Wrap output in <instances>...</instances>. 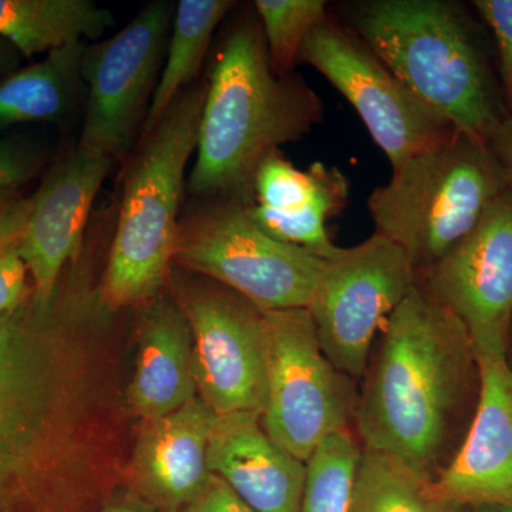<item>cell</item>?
<instances>
[{"instance_id": "1", "label": "cell", "mask_w": 512, "mask_h": 512, "mask_svg": "<svg viewBox=\"0 0 512 512\" xmlns=\"http://www.w3.org/2000/svg\"><path fill=\"white\" fill-rule=\"evenodd\" d=\"M353 426L362 448L434 481L476 413L480 367L463 323L419 286L397 306L360 379Z\"/></svg>"}, {"instance_id": "2", "label": "cell", "mask_w": 512, "mask_h": 512, "mask_svg": "<svg viewBox=\"0 0 512 512\" xmlns=\"http://www.w3.org/2000/svg\"><path fill=\"white\" fill-rule=\"evenodd\" d=\"M322 119L318 94L301 77L275 72L255 10L244 13L228 30L205 86L188 191L197 200L251 205L262 161Z\"/></svg>"}, {"instance_id": "3", "label": "cell", "mask_w": 512, "mask_h": 512, "mask_svg": "<svg viewBox=\"0 0 512 512\" xmlns=\"http://www.w3.org/2000/svg\"><path fill=\"white\" fill-rule=\"evenodd\" d=\"M346 26L431 113L487 141L510 111L483 36L450 0H365L346 8Z\"/></svg>"}, {"instance_id": "4", "label": "cell", "mask_w": 512, "mask_h": 512, "mask_svg": "<svg viewBox=\"0 0 512 512\" xmlns=\"http://www.w3.org/2000/svg\"><path fill=\"white\" fill-rule=\"evenodd\" d=\"M205 86H191L141 137L128 165L100 299L109 311L157 298L170 275L181 221L185 171L200 134Z\"/></svg>"}, {"instance_id": "5", "label": "cell", "mask_w": 512, "mask_h": 512, "mask_svg": "<svg viewBox=\"0 0 512 512\" xmlns=\"http://www.w3.org/2000/svg\"><path fill=\"white\" fill-rule=\"evenodd\" d=\"M52 313L53 303H33L0 319V504L67 463L77 444L79 373Z\"/></svg>"}, {"instance_id": "6", "label": "cell", "mask_w": 512, "mask_h": 512, "mask_svg": "<svg viewBox=\"0 0 512 512\" xmlns=\"http://www.w3.org/2000/svg\"><path fill=\"white\" fill-rule=\"evenodd\" d=\"M507 190L487 144L454 130L394 170L367 208L375 234L402 248L420 274L463 241Z\"/></svg>"}, {"instance_id": "7", "label": "cell", "mask_w": 512, "mask_h": 512, "mask_svg": "<svg viewBox=\"0 0 512 512\" xmlns=\"http://www.w3.org/2000/svg\"><path fill=\"white\" fill-rule=\"evenodd\" d=\"M247 207L198 200L181 217L174 262L227 286L259 311L308 309L325 258L269 237Z\"/></svg>"}, {"instance_id": "8", "label": "cell", "mask_w": 512, "mask_h": 512, "mask_svg": "<svg viewBox=\"0 0 512 512\" xmlns=\"http://www.w3.org/2000/svg\"><path fill=\"white\" fill-rule=\"evenodd\" d=\"M268 400L262 426L276 444L306 461L330 434L350 429L356 382L322 350L308 309L264 312Z\"/></svg>"}, {"instance_id": "9", "label": "cell", "mask_w": 512, "mask_h": 512, "mask_svg": "<svg viewBox=\"0 0 512 512\" xmlns=\"http://www.w3.org/2000/svg\"><path fill=\"white\" fill-rule=\"evenodd\" d=\"M175 5L148 3L126 28L87 45L83 56L86 103L79 148L117 161L143 133L163 70Z\"/></svg>"}, {"instance_id": "10", "label": "cell", "mask_w": 512, "mask_h": 512, "mask_svg": "<svg viewBox=\"0 0 512 512\" xmlns=\"http://www.w3.org/2000/svg\"><path fill=\"white\" fill-rule=\"evenodd\" d=\"M416 282L409 256L382 235L325 259L308 311L336 369L360 382L377 338Z\"/></svg>"}, {"instance_id": "11", "label": "cell", "mask_w": 512, "mask_h": 512, "mask_svg": "<svg viewBox=\"0 0 512 512\" xmlns=\"http://www.w3.org/2000/svg\"><path fill=\"white\" fill-rule=\"evenodd\" d=\"M299 62L318 70L352 104L393 171L454 131L423 106L356 33L335 20H323L312 30Z\"/></svg>"}, {"instance_id": "12", "label": "cell", "mask_w": 512, "mask_h": 512, "mask_svg": "<svg viewBox=\"0 0 512 512\" xmlns=\"http://www.w3.org/2000/svg\"><path fill=\"white\" fill-rule=\"evenodd\" d=\"M178 305L190 323L201 399L217 416H262L268 400L264 312L218 282L180 288Z\"/></svg>"}, {"instance_id": "13", "label": "cell", "mask_w": 512, "mask_h": 512, "mask_svg": "<svg viewBox=\"0 0 512 512\" xmlns=\"http://www.w3.org/2000/svg\"><path fill=\"white\" fill-rule=\"evenodd\" d=\"M416 285L456 315L477 355L507 357L512 330V192L488 208L476 228Z\"/></svg>"}, {"instance_id": "14", "label": "cell", "mask_w": 512, "mask_h": 512, "mask_svg": "<svg viewBox=\"0 0 512 512\" xmlns=\"http://www.w3.org/2000/svg\"><path fill=\"white\" fill-rule=\"evenodd\" d=\"M116 161L83 153L64 156L32 195V211L16 241L33 279V302L49 308L64 269L83 248L97 195Z\"/></svg>"}, {"instance_id": "15", "label": "cell", "mask_w": 512, "mask_h": 512, "mask_svg": "<svg viewBox=\"0 0 512 512\" xmlns=\"http://www.w3.org/2000/svg\"><path fill=\"white\" fill-rule=\"evenodd\" d=\"M480 397L456 456L433 488L457 507H512V369L507 357L477 355Z\"/></svg>"}, {"instance_id": "16", "label": "cell", "mask_w": 512, "mask_h": 512, "mask_svg": "<svg viewBox=\"0 0 512 512\" xmlns=\"http://www.w3.org/2000/svg\"><path fill=\"white\" fill-rule=\"evenodd\" d=\"M208 467L256 512H299L306 463L276 444L259 413L217 416Z\"/></svg>"}, {"instance_id": "17", "label": "cell", "mask_w": 512, "mask_h": 512, "mask_svg": "<svg viewBox=\"0 0 512 512\" xmlns=\"http://www.w3.org/2000/svg\"><path fill=\"white\" fill-rule=\"evenodd\" d=\"M217 414L200 396L181 409L146 421L134 453V476L158 503L191 504L207 487L208 444Z\"/></svg>"}, {"instance_id": "18", "label": "cell", "mask_w": 512, "mask_h": 512, "mask_svg": "<svg viewBox=\"0 0 512 512\" xmlns=\"http://www.w3.org/2000/svg\"><path fill=\"white\" fill-rule=\"evenodd\" d=\"M192 357V333L178 302L157 301L141 320L140 355L131 407L144 421L160 419L198 396Z\"/></svg>"}, {"instance_id": "19", "label": "cell", "mask_w": 512, "mask_h": 512, "mask_svg": "<svg viewBox=\"0 0 512 512\" xmlns=\"http://www.w3.org/2000/svg\"><path fill=\"white\" fill-rule=\"evenodd\" d=\"M89 43H72L40 62L0 79V130L29 123H57L86 103L83 56Z\"/></svg>"}, {"instance_id": "20", "label": "cell", "mask_w": 512, "mask_h": 512, "mask_svg": "<svg viewBox=\"0 0 512 512\" xmlns=\"http://www.w3.org/2000/svg\"><path fill=\"white\" fill-rule=\"evenodd\" d=\"M116 19L93 0H0V37L25 57L97 42Z\"/></svg>"}, {"instance_id": "21", "label": "cell", "mask_w": 512, "mask_h": 512, "mask_svg": "<svg viewBox=\"0 0 512 512\" xmlns=\"http://www.w3.org/2000/svg\"><path fill=\"white\" fill-rule=\"evenodd\" d=\"M232 0H181L175 6L167 53L141 137L150 133L171 104L200 74L212 37L229 12Z\"/></svg>"}, {"instance_id": "22", "label": "cell", "mask_w": 512, "mask_h": 512, "mask_svg": "<svg viewBox=\"0 0 512 512\" xmlns=\"http://www.w3.org/2000/svg\"><path fill=\"white\" fill-rule=\"evenodd\" d=\"M437 495L433 481L389 454L362 448L350 512H460Z\"/></svg>"}, {"instance_id": "23", "label": "cell", "mask_w": 512, "mask_h": 512, "mask_svg": "<svg viewBox=\"0 0 512 512\" xmlns=\"http://www.w3.org/2000/svg\"><path fill=\"white\" fill-rule=\"evenodd\" d=\"M362 444L352 430L336 431L306 461L299 512H350Z\"/></svg>"}, {"instance_id": "24", "label": "cell", "mask_w": 512, "mask_h": 512, "mask_svg": "<svg viewBox=\"0 0 512 512\" xmlns=\"http://www.w3.org/2000/svg\"><path fill=\"white\" fill-rule=\"evenodd\" d=\"M255 15L261 23L269 60L278 74H292L303 43L328 16L325 0H256Z\"/></svg>"}, {"instance_id": "25", "label": "cell", "mask_w": 512, "mask_h": 512, "mask_svg": "<svg viewBox=\"0 0 512 512\" xmlns=\"http://www.w3.org/2000/svg\"><path fill=\"white\" fill-rule=\"evenodd\" d=\"M45 150L35 138L13 134L0 138V202L18 191L42 168Z\"/></svg>"}, {"instance_id": "26", "label": "cell", "mask_w": 512, "mask_h": 512, "mask_svg": "<svg viewBox=\"0 0 512 512\" xmlns=\"http://www.w3.org/2000/svg\"><path fill=\"white\" fill-rule=\"evenodd\" d=\"M474 8L493 32L500 57V82L512 116V0H476Z\"/></svg>"}, {"instance_id": "27", "label": "cell", "mask_w": 512, "mask_h": 512, "mask_svg": "<svg viewBox=\"0 0 512 512\" xmlns=\"http://www.w3.org/2000/svg\"><path fill=\"white\" fill-rule=\"evenodd\" d=\"M28 272L16 242L0 249V319L23 305L28 293Z\"/></svg>"}, {"instance_id": "28", "label": "cell", "mask_w": 512, "mask_h": 512, "mask_svg": "<svg viewBox=\"0 0 512 512\" xmlns=\"http://www.w3.org/2000/svg\"><path fill=\"white\" fill-rule=\"evenodd\" d=\"M184 512H256L242 501L220 477L212 474L207 487Z\"/></svg>"}, {"instance_id": "29", "label": "cell", "mask_w": 512, "mask_h": 512, "mask_svg": "<svg viewBox=\"0 0 512 512\" xmlns=\"http://www.w3.org/2000/svg\"><path fill=\"white\" fill-rule=\"evenodd\" d=\"M33 197H15L0 202V249L15 244L32 211Z\"/></svg>"}, {"instance_id": "30", "label": "cell", "mask_w": 512, "mask_h": 512, "mask_svg": "<svg viewBox=\"0 0 512 512\" xmlns=\"http://www.w3.org/2000/svg\"><path fill=\"white\" fill-rule=\"evenodd\" d=\"M485 144L493 151L498 163L503 167L508 190L512 192V116H508L500 124Z\"/></svg>"}, {"instance_id": "31", "label": "cell", "mask_w": 512, "mask_h": 512, "mask_svg": "<svg viewBox=\"0 0 512 512\" xmlns=\"http://www.w3.org/2000/svg\"><path fill=\"white\" fill-rule=\"evenodd\" d=\"M23 60H25V57L20 55L8 40L0 37V79L20 69Z\"/></svg>"}, {"instance_id": "32", "label": "cell", "mask_w": 512, "mask_h": 512, "mask_svg": "<svg viewBox=\"0 0 512 512\" xmlns=\"http://www.w3.org/2000/svg\"><path fill=\"white\" fill-rule=\"evenodd\" d=\"M460 512H512V507L507 505H473V507H463Z\"/></svg>"}, {"instance_id": "33", "label": "cell", "mask_w": 512, "mask_h": 512, "mask_svg": "<svg viewBox=\"0 0 512 512\" xmlns=\"http://www.w3.org/2000/svg\"><path fill=\"white\" fill-rule=\"evenodd\" d=\"M507 362H508V365H510V367L512 369V330H511L510 346H508Z\"/></svg>"}, {"instance_id": "34", "label": "cell", "mask_w": 512, "mask_h": 512, "mask_svg": "<svg viewBox=\"0 0 512 512\" xmlns=\"http://www.w3.org/2000/svg\"><path fill=\"white\" fill-rule=\"evenodd\" d=\"M107 512H134V511H130V510H110V511H107Z\"/></svg>"}]
</instances>
